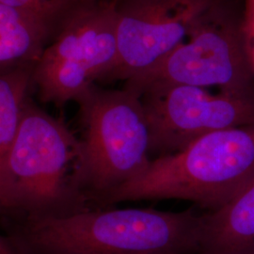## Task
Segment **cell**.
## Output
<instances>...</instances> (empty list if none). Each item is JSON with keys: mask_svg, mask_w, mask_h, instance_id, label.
<instances>
[{"mask_svg": "<svg viewBox=\"0 0 254 254\" xmlns=\"http://www.w3.org/2000/svg\"><path fill=\"white\" fill-rule=\"evenodd\" d=\"M193 209H89L62 218L9 222L19 254H198L200 220Z\"/></svg>", "mask_w": 254, "mask_h": 254, "instance_id": "cell-1", "label": "cell"}, {"mask_svg": "<svg viewBox=\"0 0 254 254\" xmlns=\"http://www.w3.org/2000/svg\"><path fill=\"white\" fill-rule=\"evenodd\" d=\"M80 168L79 137L29 98L0 168V216L16 222L95 209L83 190Z\"/></svg>", "mask_w": 254, "mask_h": 254, "instance_id": "cell-2", "label": "cell"}, {"mask_svg": "<svg viewBox=\"0 0 254 254\" xmlns=\"http://www.w3.org/2000/svg\"><path fill=\"white\" fill-rule=\"evenodd\" d=\"M254 176V125L231 128L152 159L143 173L106 196L100 208L128 200L178 199L215 211Z\"/></svg>", "mask_w": 254, "mask_h": 254, "instance_id": "cell-3", "label": "cell"}, {"mask_svg": "<svg viewBox=\"0 0 254 254\" xmlns=\"http://www.w3.org/2000/svg\"><path fill=\"white\" fill-rule=\"evenodd\" d=\"M82 136L81 183L94 208L152 161L151 131L139 95L93 85L76 101Z\"/></svg>", "mask_w": 254, "mask_h": 254, "instance_id": "cell-4", "label": "cell"}, {"mask_svg": "<svg viewBox=\"0 0 254 254\" xmlns=\"http://www.w3.org/2000/svg\"><path fill=\"white\" fill-rule=\"evenodd\" d=\"M117 11L114 1L80 0L64 19L33 70L43 103L76 102L109 73L117 57Z\"/></svg>", "mask_w": 254, "mask_h": 254, "instance_id": "cell-5", "label": "cell"}, {"mask_svg": "<svg viewBox=\"0 0 254 254\" xmlns=\"http://www.w3.org/2000/svg\"><path fill=\"white\" fill-rule=\"evenodd\" d=\"M150 126L152 159L178 153L211 133L254 125V93L155 84L136 92Z\"/></svg>", "mask_w": 254, "mask_h": 254, "instance_id": "cell-6", "label": "cell"}, {"mask_svg": "<svg viewBox=\"0 0 254 254\" xmlns=\"http://www.w3.org/2000/svg\"><path fill=\"white\" fill-rule=\"evenodd\" d=\"M155 84L188 85L231 93H254V76L246 57L238 23L204 17L171 54L125 88L138 92Z\"/></svg>", "mask_w": 254, "mask_h": 254, "instance_id": "cell-7", "label": "cell"}, {"mask_svg": "<svg viewBox=\"0 0 254 254\" xmlns=\"http://www.w3.org/2000/svg\"><path fill=\"white\" fill-rule=\"evenodd\" d=\"M205 0H136L117 11V57L100 82L137 78L180 46L202 18Z\"/></svg>", "mask_w": 254, "mask_h": 254, "instance_id": "cell-8", "label": "cell"}, {"mask_svg": "<svg viewBox=\"0 0 254 254\" xmlns=\"http://www.w3.org/2000/svg\"><path fill=\"white\" fill-rule=\"evenodd\" d=\"M198 254L254 253V176L218 210L201 215Z\"/></svg>", "mask_w": 254, "mask_h": 254, "instance_id": "cell-9", "label": "cell"}, {"mask_svg": "<svg viewBox=\"0 0 254 254\" xmlns=\"http://www.w3.org/2000/svg\"><path fill=\"white\" fill-rule=\"evenodd\" d=\"M52 38L35 19L0 3V74L34 69Z\"/></svg>", "mask_w": 254, "mask_h": 254, "instance_id": "cell-10", "label": "cell"}, {"mask_svg": "<svg viewBox=\"0 0 254 254\" xmlns=\"http://www.w3.org/2000/svg\"><path fill=\"white\" fill-rule=\"evenodd\" d=\"M33 70L0 74V168L16 137L29 92L34 87Z\"/></svg>", "mask_w": 254, "mask_h": 254, "instance_id": "cell-11", "label": "cell"}, {"mask_svg": "<svg viewBox=\"0 0 254 254\" xmlns=\"http://www.w3.org/2000/svg\"><path fill=\"white\" fill-rule=\"evenodd\" d=\"M80 0H0L14 9L25 12L30 17L55 33Z\"/></svg>", "mask_w": 254, "mask_h": 254, "instance_id": "cell-12", "label": "cell"}, {"mask_svg": "<svg viewBox=\"0 0 254 254\" xmlns=\"http://www.w3.org/2000/svg\"><path fill=\"white\" fill-rule=\"evenodd\" d=\"M240 34L246 57L254 76V0H243Z\"/></svg>", "mask_w": 254, "mask_h": 254, "instance_id": "cell-13", "label": "cell"}, {"mask_svg": "<svg viewBox=\"0 0 254 254\" xmlns=\"http://www.w3.org/2000/svg\"><path fill=\"white\" fill-rule=\"evenodd\" d=\"M0 254H19L7 236H0Z\"/></svg>", "mask_w": 254, "mask_h": 254, "instance_id": "cell-14", "label": "cell"}, {"mask_svg": "<svg viewBox=\"0 0 254 254\" xmlns=\"http://www.w3.org/2000/svg\"><path fill=\"white\" fill-rule=\"evenodd\" d=\"M254 254V253H253V254Z\"/></svg>", "mask_w": 254, "mask_h": 254, "instance_id": "cell-15", "label": "cell"}]
</instances>
